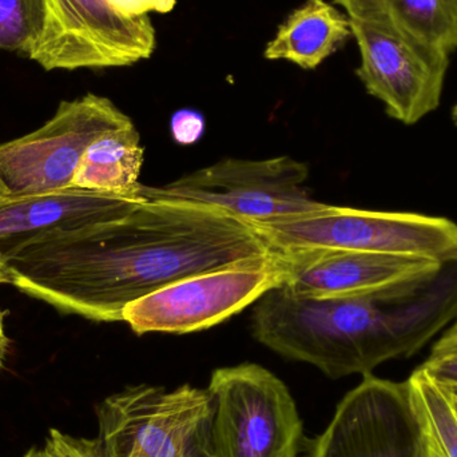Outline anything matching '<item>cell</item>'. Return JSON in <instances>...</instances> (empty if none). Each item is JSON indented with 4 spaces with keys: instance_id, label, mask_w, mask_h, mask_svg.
I'll use <instances>...</instances> for the list:
<instances>
[{
    "instance_id": "6da1fadb",
    "label": "cell",
    "mask_w": 457,
    "mask_h": 457,
    "mask_svg": "<svg viewBox=\"0 0 457 457\" xmlns=\"http://www.w3.org/2000/svg\"><path fill=\"white\" fill-rule=\"evenodd\" d=\"M276 253L254 225L222 212L145 201L122 219L51 231L4 258L24 295L66 316L117 322L129 303L166 285Z\"/></svg>"
},
{
    "instance_id": "7a4b0ae2",
    "label": "cell",
    "mask_w": 457,
    "mask_h": 457,
    "mask_svg": "<svg viewBox=\"0 0 457 457\" xmlns=\"http://www.w3.org/2000/svg\"><path fill=\"white\" fill-rule=\"evenodd\" d=\"M255 303V340L279 356L313 365L328 378L370 375L392 360L396 316L378 292L313 298L279 285Z\"/></svg>"
},
{
    "instance_id": "3957f363",
    "label": "cell",
    "mask_w": 457,
    "mask_h": 457,
    "mask_svg": "<svg viewBox=\"0 0 457 457\" xmlns=\"http://www.w3.org/2000/svg\"><path fill=\"white\" fill-rule=\"evenodd\" d=\"M308 176V166L287 155L262 161L227 158L162 187L139 185L138 195L214 209L260 227L327 208L303 187Z\"/></svg>"
},
{
    "instance_id": "277c9868",
    "label": "cell",
    "mask_w": 457,
    "mask_h": 457,
    "mask_svg": "<svg viewBox=\"0 0 457 457\" xmlns=\"http://www.w3.org/2000/svg\"><path fill=\"white\" fill-rule=\"evenodd\" d=\"M104 457H208L214 403L185 384L129 386L96 408Z\"/></svg>"
},
{
    "instance_id": "5b68a950",
    "label": "cell",
    "mask_w": 457,
    "mask_h": 457,
    "mask_svg": "<svg viewBox=\"0 0 457 457\" xmlns=\"http://www.w3.org/2000/svg\"><path fill=\"white\" fill-rule=\"evenodd\" d=\"M255 228L276 250H354L440 263L457 258V224L445 217L327 205L316 213Z\"/></svg>"
},
{
    "instance_id": "8992f818",
    "label": "cell",
    "mask_w": 457,
    "mask_h": 457,
    "mask_svg": "<svg viewBox=\"0 0 457 457\" xmlns=\"http://www.w3.org/2000/svg\"><path fill=\"white\" fill-rule=\"evenodd\" d=\"M208 457H298L303 424L284 381L253 362L212 373Z\"/></svg>"
},
{
    "instance_id": "52a82bcc",
    "label": "cell",
    "mask_w": 457,
    "mask_h": 457,
    "mask_svg": "<svg viewBox=\"0 0 457 457\" xmlns=\"http://www.w3.org/2000/svg\"><path fill=\"white\" fill-rule=\"evenodd\" d=\"M133 123L106 96L62 101L42 128L0 145V200L70 189L87 147Z\"/></svg>"
},
{
    "instance_id": "ba28073f",
    "label": "cell",
    "mask_w": 457,
    "mask_h": 457,
    "mask_svg": "<svg viewBox=\"0 0 457 457\" xmlns=\"http://www.w3.org/2000/svg\"><path fill=\"white\" fill-rule=\"evenodd\" d=\"M157 47L147 13L114 0H45L42 35L27 58L46 71L109 69L146 61Z\"/></svg>"
},
{
    "instance_id": "9c48e42d",
    "label": "cell",
    "mask_w": 457,
    "mask_h": 457,
    "mask_svg": "<svg viewBox=\"0 0 457 457\" xmlns=\"http://www.w3.org/2000/svg\"><path fill=\"white\" fill-rule=\"evenodd\" d=\"M284 282L278 252L270 258L214 269L166 285L122 311L136 335L200 332L257 303Z\"/></svg>"
},
{
    "instance_id": "30bf717a",
    "label": "cell",
    "mask_w": 457,
    "mask_h": 457,
    "mask_svg": "<svg viewBox=\"0 0 457 457\" xmlns=\"http://www.w3.org/2000/svg\"><path fill=\"white\" fill-rule=\"evenodd\" d=\"M351 24L361 58L357 77L389 117L415 125L440 106L450 54L416 39L391 21Z\"/></svg>"
},
{
    "instance_id": "8fae6325",
    "label": "cell",
    "mask_w": 457,
    "mask_h": 457,
    "mask_svg": "<svg viewBox=\"0 0 457 457\" xmlns=\"http://www.w3.org/2000/svg\"><path fill=\"white\" fill-rule=\"evenodd\" d=\"M426 424L407 381L362 376L311 442V457H423Z\"/></svg>"
},
{
    "instance_id": "7c38bea8",
    "label": "cell",
    "mask_w": 457,
    "mask_h": 457,
    "mask_svg": "<svg viewBox=\"0 0 457 457\" xmlns=\"http://www.w3.org/2000/svg\"><path fill=\"white\" fill-rule=\"evenodd\" d=\"M277 252L282 285L295 295L313 298L365 295L442 265L426 258L354 250L305 247Z\"/></svg>"
},
{
    "instance_id": "4fadbf2b",
    "label": "cell",
    "mask_w": 457,
    "mask_h": 457,
    "mask_svg": "<svg viewBox=\"0 0 457 457\" xmlns=\"http://www.w3.org/2000/svg\"><path fill=\"white\" fill-rule=\"evenodd\" d=\"M145 203L139 195L70 189L0 200V254L7 257L51 231H72L122 219Z\"/></svg>"
},
{
    "instance_id": "5bb4252c",
    "label": "cell",
    "mask_w": 457,
    "mask_h": 457,
    "mask_svg": "<svg viewBox=\"0 0 457 457\" xmlns=\"http://www.w3.org/2000/svg\"><path fill=\"white\" fill-rule=\"evenodd\" d=\"M351 37L348 15L325 0H305L278 27L263 56L314 70Z\"/></svg>"
},
{
    "instance_id": "9a60e30c",
    "label": "cell",
    "mask_w": 457,
    "mask_h": 457,
    "mask_svg": "<svg viewBox=\"0 0 457 457\" xmlns=\"http://www.w3.org/2000/svg\"><path fill=\"white\" fill-rule=\"evenodd\" d=\"M145 149L136 126L109 131L86 150L71 187L112 195H138Z\"/></svg>"
},
{
    "instance_id": "2e32d148",
    "label": "cell",
    "mask_w": 457,
    "mask_h": 457,
    "mask_svg": "<svg viewBox=\"0 0 457 457\" xmlns=\"http://www.w3.org/2000/svg\"><path fill=\"white\" fill-rule=\"evenodd\" d=\"M392 24L447 54L457 50V0H386Z\"/></svg>"
},
{
    "instance_id": "e0dca14e",
    "label": "cell",
    "mask_w": 457,
    "mask_h": 457,
    "mask_svg": "<svg viewBox=\"0 0 457 457\" xmlns=\"http://www.w3.org/2000/svg\"><path fill=\"white\" fill-rule=\"evenodd\" d=\"M411 394L424 421L447 457H457V415L453 391L429 378L420 367L408 378Z\"/></svg>"
},
{
    "instance_id": "ac0fdd59",
    "label": "cell",
    "mask_w": 457,
    "mask_h": 457,
    "mask_svg": "<svg viewBox=\"0 0 457 457\" xmlns=\"http://www.w3.org/2000/svg\"><path fill=\"white\" fill-rule=\"evenodd\" d=\"M45 26V0H0V50L29 56Z\"/></svg>"
},
{
    "instance_id": "d6986e66",
    "label": "cell",
    "mask_w": 457,
    "mask_h": 457,
    "mask_svg": "<svg viewBox=\"0 0 457 457\" xmlns=\"http://www.w3.org/2000/svg\"><path fill=\"white\" fill-rule=\"evenodd\" d=\"M21 457H104L98 439L72 436L51 428L43 445L29 448Z\"/></svg>"
},
{
    "instance_id": "ffe728a7",
    "label": "cell",
    "mask_w": 457,
    "mask_h": 457,
    "mask_svg": "<svg viewBox=\"0 0 457 457\" xmlns=\"http://www.w3.org/2000/svg\"><path fill=\"white\" fill-rule=\"evenodd\" d=\"M170 131L179 145L197 144L205 133V118L195 110H179L171 117Z\"/></svg>"
},
{
    "instance_id": "44dd1931",
    "label": "cell",
    "mask_w": 457,
    "mask_h": 457,
    "mask_svg": "<svg viewBox=\"0 0 457 457\" xmlns=\"http://www.w3.org/2000/svg\"><path fill=\"white\" fill-rule=\"evenodd\" d=\"M351 21L381 23L388 21L386 0H335Z\"/></svg>"
},
{
    "instance_id": "7402d4cb",
    "label": "cell",
    "mask_w": 457,
    "mask_h": 457,
    "mask_svg": "<svg viewBox=\"0 0 457 457\" xmlns=\"http://www.w3.org/2000/svg\"><path fill=\"white\" fill-rule=\"evenodd\" d=\"M420 368L436 383L457 391V354L429 356Z\"/></svg>"
},
{
    "instance_id": "603a6c76",
    "label": "cell",
    "mask_w": 457,
    "mask_h": 457,
    "mask_svg": "<svg viewBox=\"0 0 457 457\" xmlns=\"http://www.w3.org/2000/svg\"><path fill=\"white\" fill-rule=\"evenodd\" d=\"M457 354V320L443 332L442 337L432 346L429 356Z\"/></svg>"
},
{
    "instance_id": "cb8c5ba5",
    "label": "cell",
    "mask_w": 457,
    "mask_h": 457,
    "mask_svg": "<svg viewBox=\"0 0 457 457\" xmlns=\"http://www.w3.org/2000/svg\"><path fill=\"white\" fill-rule=\"evenodd\" d=\"M5 312L0 311V372L5 365L8 353H10L11 340L5 333L4 327Z\"/></svg>"
},
{
    "instance_id": "d4e9b609",
    "label": "cell",
    "mask_w": 457,
    "mask_h": 457,
    "mask_svg": "<svg viewBox=\"0 0 457 457\" xmlns=\"http://www.w3.org/2000/svg\"><path fill=\"white\" fill-rule=\"evenodd\" d=\"M418 407V405H416ZM424 420V419H423ZM426 424V421H424ZM423 457H447L443 453L442 447H440L437 440L435 439L432 432L429 431L428 427L426 424V439H424V450H423Z\"/></svg>"
},
{
    "instance_id": "484cf974",
    "label": "cell",
    "mask_w": 457,
    "mask_h": 457,
    "mask_svg": "<svg viewBox=\"0 0 457 457\" xmlns=\"http://www.w3.org/2000/svg\"><path fill=\"white\" fill-rule=\"evenodd\" d=\"M2 284H12V274H11L7 261L0 254V285Z\"/></svg>"
},
{
    "instance_id": "4316f807",
    "label": "cell",
    "mask_w": 457,
    "mask_h": 457,
    "mask_svg": "<svg viewBox=\"0 0 457 457\" xmlns=\"http://www.w3.org/2000/svg\"><path fill=\"white\" fill-rule=\"evenodd\" d=\"M451 391H453V407H455L456 415H457V391H453V389H451Z\"/></svg>"
},
{
    "instance_id": "83f0119b",
    "label": "cell",
    "mask_w": 457,
    "mask_h": 457,
    "mask_svg": "<svg viewBox=\"0 0 457 457\" xmlns=\"http://www.w3.org/2000/svg\"><path fill=\"white\" fill-rule=\"evenodd\" d=\"M453 123H455V126L457 128V104H455V106H453Z\"/></svg>"
},
{
    "instance_id": "f1b7e54d",
    "label": "cell",
    "mask_w": 457,
    "mask_h": 457,
    "mask_svg": "<svg viewBox=\"0 0 457 457\" xmlns=\"http://www.w3.org/2000/svg\"><path fill=\"white\" fill-rule=\"evenodd\" d=\"M102 456H104V455H102Z\"/></svg>"
}]
</instances>
